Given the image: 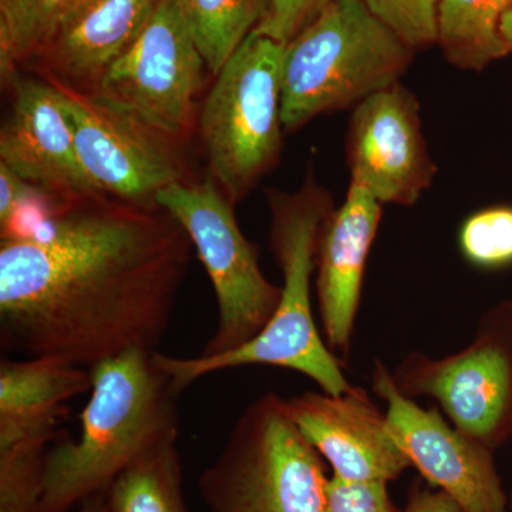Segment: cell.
<instances>
[{
  "label": "cell",
  "mask_w": 512,
  "mask_h": 512,
  "mask_svg": "<svg viewBox=\"0 0 512 512\" xmlns=\"http://www.w3.org/2000/svg\"><path fill=\"white\" fill-rule=\"evenodd\" d=\"M508 512H512V491L508 494Z\"/></svg>",
  "instance_id": "31"
},
{
  "label": "cell",
  "mask_w": 512,
  "mask_h": 512,
  "mask_svg": "<svg viewBox=\"0 0 512 512\" xmlns=\"http://www.w3.org/2000/svg\"><path fill=\"white\" fill-rule=\"evenodd\" d=\"M387 483L329 478L325 512H402L393 503Z\"/></svg>",
  "instance_id": "25"
},
{
  "label": "cell",
  "mask_w": 512,
  "mask_h": 512,
  "mask_svg": "<svg viewBox=\"0 0 512 512\" xmlns=\"http://www.w3.org/2000/svg\"><path fill=\"white\" fill-rule=\"evenodd\" d=\"M161 207L109 195L74 201L22 239L0 241V346L92 370L154 350L170 326L192 255Z\"/></svg>",
  "instance_id": "1"
},
{
  "label": "cell",
  "mask_w": 512,
  "mask_h": 512,
  "mask_svg": "<svg viewBox=\"0 0 512 512\" xmlns=\"http://www.w3.org/2000/svg\"><path fill=\"white\" fill-rule=\"evenodd\" d=\"M107 512H188L178 434L161 440L121 471L106 491Z\"/></svg>",
  "instance_id": "19"
},
{
  "label": "cell",
  "mask_w": 512,
  "mask_h": 512,
  "mask_svg": "<svg viewBox=\"0 0 512 512\" xmlns=\"http://www.w3.org/2000/svg\"><path fill=\"white\" fill-rule=\"evenodd\" d=\"M52 440L0 447V512H39Z\"/></svg>",
  "instance_id": "22"
},
{
  "label": "cell",
  "mask_w": 512,
  "mask_h": 512,
  "mask_svg": "<svg viewBox=\"0 0 512 512\" xmlns=\"http://www.w3.org/2000/svg\"><path fill=\"white\" fill-rule=\"evenodd\" d=\"M372 390L386 402L394 443L431 487L446 493L460 512H508V494L495 467L494 451L457 430L436 407L403 396L392 370L376 360Z\"/></svg>",
  "instance_id": "11"
},
{
  "label": "cell",
  "mask_w": 512,
  "mask_h": 512,
  "mask_svg": "<svg viewBox=\"0 0 512 512\" xmlns=\"http://www.w3.org/2000/svg\"><path fill=\"white\" fill-rule=\"evenodd\" d=\"M269 244L281 269V299L266 328L248 345L217 356L175 357L154 352L157 366L178 393L221 370L244 366H275L309 377L323 393H348L343 362L326 345L313 316L312 284L320 235L335 210L332 195L313 171L295 192L271 190Z\"/></svg>",
  "instance_id": "2"
},
{
  "label": "cell",
  "mask_w": 512,
  "mask_h": 512,
  "mask_svg": "<svg viewBox=\"0 0 512 512\" xmlns=\"http://www.w3.org/2000/svg\"><path fill=\"white\" fill-rule=\"evenodd\" d=\"M402 512H460L457 504L443 491L414 481Z\"/></svg>",
  "instance_id": "27"
},
{
  "label": "cell",
  "mask_w": 512,
  "mask_h": 512,
  "mask_svg": "<svg viewBox=\"0 0 512 512\" xmlns=\"http://www.w3.org/2000/svg\"><path fill=\"white\" fill-rule=\"evenodd\" d=\"M286 409L305 439L328 461L333 476L389 484L412 467L394 443L386 413L363 387L339 396L298 394L286 399Z\"/></svg>",
  "instance_id": "14"
},
{
  "label": "cell",
  "mask_w": 512,
  "mask_h": 512,
  "mask_svg": "<svg viewBox=\"0 0 512 512\" xmlns=\"http://www.w3.org/2000/svg\"><path fill=\"white\" fill-rule=\"evenodd\" d=\"M77 0H0V77L8 87Z\"/></svg>",
  "instance_id": "21"
},
{
  "label": "cell",
  "mask_w": 512,
  "mask_h": 512,
  "mask_svg": "<svg viewBox=\"0 0 512 512\" xmlns=\"http://www.w3.org/2000/svg\"><path fill=\"white\" fill-rule=\"evenodd\" d=\"M414 50L370 13L362 0H330L285 46L282 121L285 133L356 107L400 83Z\"/></svg>",
  "instance_id": "4"
},
{
  "label": "cell",
  "mask_w": 512,
  "mask_h": 512,
  "mask_svg": "<svg viewBox=\"0 0 512 512\" xmlns=\"http://www.w3.org/2000/svg\"><path fill=\"white\" fill-rule=\"evenodd\" d=\"M160 0H77L32 62L40 77L93 93L146 28Z\"/></svg>",
  "instance_id": "15"
},
{
  "label": "cell",
  "mask_w": 512,
  "mask_h": 512,
  "mask_svg": "<svg viewBox=\"0 0 512 512\" xmlns=\"http://www.w3.org/2000/svg\"><path fill=\"white\" fill-rule=\"evenodd\" d=\"M154 352L128 350L93 367L79 440L62 439L47 453L39 512H69L106 493L141 454L178 434L180 393Z\"/></svg>",
  "instance_id": "3"
},
{
  "label": "cell",
  "mask_w": 512,
  "mask_h": 512,
  "mask_svg": "<svg viewBox=\"0 0 512 512\" xmlns=\"http://www.w3.org/2000/svg\"><path fill=\"white\" fill-rule=\"evenodd\" d=\"M208 72L225 62L265 18L272 0H181Z\"/></svg>",
  "instance_id": "20"
},
{
  "label": "cell",
  "mask_w": 512,
  "mask_h": 512,
  "mask_svg": "<svg viewBox=\"0 0 512 512\" xmlns=\"http://www.w3.org/2000/svg\"><path fill=\"white\" fill-rule=\"evenodd\" d=\"M323 458L286 409L265 393L238 417L227 443L198 477L208 512H325Z\"/></svg>",
  "instance_id": "5"
},
{
  "label": "cell",
  "mask_w": 512,
  "mask_h": 512,
  "mask_svg": "<svg viewBox=\"0 0 512 512\" xmlns=\"http://www.w3.org/2000/svg\"><path fill=\"white\" fill-rule=\"evenodd\" d=\"M461 254L478 268L512 264V207L485 208L468 217L458 235Z\"/></svg>",
  "instance_id": "23"
},
{
  "label": "cell",
  "mask_w": 512,
  "mask_h": 512,
  "mask_svg": "<svg viewBox=\"0 0 512 512\" xmlns=\"http://www.w3.org/2000/svg\"><path fill=\"white\" fill-rule=\"evenodd\" d=\"M76 512H107L106 493L84 501Z\"/></svg>",
  "instance_id": "29"
},
{
  "label": "cell",
  "mask_w": 512,
  "mask_h": 512,
  "mask_svg": "<svg viewBox=\"0 0 512 512\" xmlns=\"http://www.w3.org/2000/svg\"><path fill=\"white\" fill-rule=\"evenodd\" d=\"M156 202L187 232L217 298V329L201 356L248 345L274 316L281 286L262 272L258 252L239 228L235 204L211 177L171 185Z\"/></svg>",
  "instance_id": "7"
},
{
  "label": "cell",
  "mask_w": 512,
  "mask_h": 512,
  "mask_svg": "<svg viewBox=\"0 0 512 512\" xmlns=\"http://www.w3.org/2000/svg\"><path fill=\"white\" fill-rule=\"evenodd\" d=\"M346 157L350 183L380 204H416L433 184L437 165L421 131L414 93L396 83L353 107Z\"/></svg>",
  "instance_id": "12"
},
{
  "label": "cell",
  "mask_w": 512,
  "mask_h": 512,
  "mask_svg": "<svg viewBox=\"0 0 512 512\" xmlns=\"http://www.w3.org/2000/svg\"><path fill=\"white\" fill-rule=\"evenodd\" d=\"M285 46L249 35L214 76L202 104L198 131L208 173L232 204L247 197L281 156Z\"/></svg>",
  "instance_id": "6"
},
{
  "label": "cell",
  "mask_w": 512,
  "mask_h": 512,
  "mask_svg": "<svg viewBox=\"0 0 512 512\" xmlns=\"http://www.w3.org/2000/svg\"><path fill=\"white\" fill-rule=\"evenodd\" d=\"M382 221V204L360 185H349L320 235L316 262V301L328 348L346 363L370 249Z\"/></svg>",
  "instance_id": "16"
},
{
  "label": "cell",
  "mask_w": 512,
  "mask_h": 512,
  "mask_svg": "<svg viewBox=\"0 0 512 512\" xmlns=\"http://www.w3.org/2000/svg\"><path fill=\"white\" fill-rule=\"evenodd\" d=\"M512 0H440L437 45L448 63L480 72L510 55L501 36V19Z\"/></svg>",
  "instance_id": "18"
},
{
  "label": "cell",
  "mask_w": 512,
  "mask_h": 512,
  "mask_svg": "<svg viewBox=\"0 0 512 512\" xmlns=\"http://www.w3.org/2000/svg\"><path fill=\"white\" fill-rule=\"evenodd\" d=\"M414 52L436 45L440 0H362Z\"/></svg>",
  "instance_id": "24"
},
{
  "label": "cell",
  "mask_w": 512,
  "mask_h": 512,
  "mask_svg": "<svg viewBox=\"0 0 512 512\" xmlns=\"http://www.w3.org/2000/svg\"><path fill=\"white\" fill-rule=\"evenodd\" d=\"M329 2L330 0H272L255 33L288 45Z\"/></svg>",
  "instance_id": "26"
},
{
  "label": "cell",
  "mask_w": 512,
  "mask_h": 512,
  "mask_svg": "<svg viewBox=\"0 0 512 512\" xmlns=\"http://www.w3.org/2000/svg\"><path fill=\"white\" fill-rule=\"evenodd\" d=\"M92 370L56 357H6L0 362V447L56 440L67 402L92 390Z\"/></svg>",
  "instance_id": "17"
},
{
  "label": "cell",
  "mask_w": 512,
  "mask_h": 512,
  "mask_svg": "<svg viewBox=\"0 0 512 512\" xmlns=\"http://www.w3.org/2000/svg\"><path fill=\"white\" fill-rule=\"evenodd\" d=\"M500 32L505 45L508 47V52L512 53V8L508 9L503 19H501Z\"/></svg>",
  "instance_id": "30"
},
{
  "label": "cell",
  "mask_w": 512,
  "mask_h": 512,
  "mask_svg": "<svg viewBox=\"0 0 512 512\" xmlns=\"http://www.w3.org/2000/svg\"><path fill=\"white\" fill-rule=\"evenodd\" d=\"M392 379L409 399L436 400L457 430L494 451L512 434V306L485 312L460 352L407 353Z\"/></svg>",
  "instance_id": "8"
},
{
  "label": "cell",
  "mask_w": 512,
  "mask_h": 512,
  "mask_svg": "<svg viewBox=\"0 0 512 512\" xmlns=\"http://www.w3.org/2000/svg\"><path fill=\"white\" fill-rule=\"evenodd\" d=\"M8 89L13 100L0 130V163L26 183L67 200L106 195L80 163L59 87L19 73Z\"/></svg>",
  "instance_id": "13"
},
{
  "label": "cell",
  "mask_w": 512,
  "mask_h": 512,
  "mask_svg": "<svg viewBox=\"0 0 512 512\" xmlns=\"http://www.w3.org/2000/svg\"><path fill=\"white\" fill-rule=\"evenodd\" d=\"M57 87L72 123L80 163L103 194L157 207L161 191L190 181L178 151L180 143L97 93Z\"/></svg>",
  "instance_id": "10"
},
{
  "label": "cell",
  "mask_w": 512,
  "mask_h": 512,
  "mask_svg": "<svg viewBox=\"0 0 512 512\" xmlns=\"http://www.w3.org/2000/svg\"><path fill=\"white\" fill-rule=\"evenodd\" d=\"M32 184L26 183L8 165L0 163V222L9 217Z\"/></svg>",
  "instance_id": "28"
},
{
  "label": "cell",
  "mask_w": 512,
  "mask_h": 512,
  "mask_svg": "<svg viewBox=\"0 0 512 512\" xmlns=\"http://www.w3.org/2000/svg\"><path fill=\"white\" fill-rule=\"evenodd\" d=\"M205 70L183 2L160 0L136 42L93 93L181 143L194 124Z\"/></svg>",
  "instance_id": "9"
}]
</instances>
